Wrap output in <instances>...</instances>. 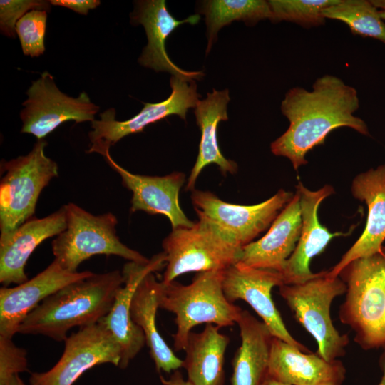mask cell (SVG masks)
Masks as SVG:
<instances>
[{"label": "cell", "mask_w": 385, "mask_h": 385, "mask_svg": "<svg viewBox=\"0 0 385 385\" xmlns=\"http://www.w3.org/2000/svg\"><path fill=\"white\" fill-rule=\"evenodd\" d=\"M47 15V11L33 9L17 21L15 30L25 56L38 57L43 54Z\"/></svg>", "instance_id": "f546056e"}, {"label": "cell", "mask_w": 385, "mask_h": 385, "mask_svg": "<svg viewBox=\"0 0 385 385\" xmlns=\"http://www.w3.org/2000/svg\"><path fill=\"white\" fill-rule=\"evenodd\" d=\"M160 379L163 385H192L188 380L184 379L179 370L175 371L168 379L162 376H160Z\"/></svg>", "instance_id": "836d02e7"}, {"label": "cell", "mask_w": 385, "mask_h": 385, "mask_svg": "<svg viewBox=\"0 0 385 385\" xmlns=\"http://www.w3.org/2000/svg\"><path fill=\"white\" fill-rule=\"evenodd\" d=\"M339 277L346 286L340 322L361 349L385 350V250L353 260Z\"/></svg>", "instance_id": "3957f363"}, {"label": "cell", "mask_w": 385, "mask_h": 385, "mask_svg": "<svg viewBox=\"0 0 385 385\" xmlns=\"http://www.w3.org/2000/svg\"><path fill=\"white\" fill-rule=\"evenodd\" d=\"M191 200L198 218L215 224L240 247L267 230L292 200V192L279 190L268 200L253 205L225 202L210 191L193 190Z\"/></svg>", "instance_id": "30bf717a"}, {"label": "cell", "mask_w": 385, "mask_h": 385, "mask_svg": "<svg viewBox=\"0 0 385 385\" xmlns=\"http://www.w3.org/2000/svg\"><path fill=\"white\" fill-rule=\"evenodd\" d=\"M379 365L382 371V377L378 385H385V350L379 359Z\"/></svg>", "instance_id": "d590c367"}, {"label": "cell", "mask_w": 385, "mask_h": 385, "mask_svg": "<svg viewBox=\"0 0 385 385\" xmlns=\"http://www.w3.org/2000/svg\"><path fill=\"white\" fill-rule=\"evenodd\" d=\"M230 100L228 89H213L212 93H207L206 98L199 100L195 108L201 138L197 160L186 184L187 191L195 190L200 173L208 165L216 164L223 175L234 174L237 170V163L222 154L217 137L219 123L228 119L227 108Z\"/></svg>", "instance_id": "603a6c76"}, {"label": "cell", "mask_w": 385, "mask_h": 385, "mask_svg": "<svg viewBox=\"0 0 385 385\" xmlns=\"http://www.w3.org/2000/svg\"><path fill=\"white\" fill-rule=\"evenodd\" d=\"M241 345L232 362L231 385H260L267 374L273 336L267 325L247 310L237 321Z\"/></svg>", "instance_id": "cb8c5ba5"}, {"label": "cell", "mask_w": 385, "mask_h": 385, "mask_svg": "<svg viewBox=\"0 0 385 385\" xmlns=\"http://www.w3.org/2000/svg\"><path fill=\"white\" fill-rule=\"evenodd\" d=\"M66 227L63 205L43 218L31 217L15 230L1 233L0 282L4 287L28 280L25 267L34 250L45 240L57 236Z\"/></svg>", "instance_id": "ffe728a7"}, {"label": "cell", "mask_w": 385, "mask_h": 385, "mask_svg": "<svg viewBox=\"0 0 385 385\" xmlns=\"http://www.w3.org/2000/svg\"><path fill=\"white\" fill-rule=\"evenodd\" d=\"M346 291L340 277L332 278L327 271L314 273L303 282L279 287V294L295 319L315 339L317 353L329 361L344 356L349 342L348 335L340 334L334 327L330 316L333 299Z\"/></svg>", "instance_id": "52a82bcc"}, {"label": "cell", "mask_w": 385, "mask_h": 385, "mask_svg": "<svg viewBox=\"0 0 385 385\" xmlns=\"http://www.w3.org/2000/svg\"><path fill=\"white\" fill-rule=\"evenodd\" d=\"M51 5L68 8L75 12L87 15L89 10L98 7L101 4L99 0H51Z\"/></svg>", "instance_id": "d6a6232c"}, {"label": "cell", "mask_w": 385, "mask_h": 385, "mask_svg": "<svg viewBox=\"0 0 385 385\" xmlns=\"http://www.w3.org/2000/svg\"><path fill=\"white\" fill-rule=\"evenodd\" d=\"M338 0H270V21L296 23L309 28L325 24L322 11Z\"/></svg>", "instance_id": "f1b7e54d"}, {"label": "cell", "mask_w": 385, "mask_h": 385, "mask_svg": "<svg viewBox=\"0 0 385 385\" xmlns=\"http://www.w3.org/2000/svg\"><path fill=\"white\" fill-rule=\"evenodd\" d=\"M200 13L205 16L207 34V54L217 38L219 30L233 21H242L252 26L259 21L270 19L272 13L268 1L265 0H209L205 1Z\"/></svg>", "instance_id": "4316f807"}, {"label": "cell", "mask_w": 385, "mask_h": 385, "mask_svg": "<svg viewBox=\"0 0 385 385\" xmlns=\"http://www.w3.org/2000/svg\"><path fill=\"white\" fill-rule=\"evenodd\" d=\"M220 328L206 324L201 332L188 335L183 367L192 385L224 384L225 354L230 339L220 332Z\"/></svg>", "instance_id": "d4e9b609"}, {"label": "cell", "mask_w": 385, "mask_h": 385, "mask_svg": "<svg viewBox=\"0 0 385 385\" xmlns=\"http://www.w3.org/2000/svg\"><path fill=\"white\" fill-rule=\"evenodd\" d=\"M26 355L11 338L0 336V385H9L14 376L28 370Z\"/></svg>", "instance_id": "1f68e13d"}, {"label": "cell", "mask_w": 385, "mask_h": 385, "mask_svg": "<svg viewBox=\"0 0 385 385\" xmlns=\"http://www.w3.org/2000/svg\"><path fill=\"white\" fill-rule=\"evenodd\" d=\"M296 189L299 195L302 228L296 247L280 272L284 284H297L312 277L314 273L309 269L312 259L322 252L333 238L348 236L352 231L351 229L346 233H332L319 222V205L324 199L334 193L332 186L325 185L312 191L299 181Z\"/></svg>", "instance_id": "2e32d148"}, {"label": "cell", "mask_w": 385, "mask_h": 385, "mask_svg": "<svg viewBox=\"0 0 385 385\" xmlns=\"http://www.w3.org/2000/svg\"><path fill=\"white\" fill-rule=\"evenodd\" d=\"M51 9L50 1L45 0H1L0 30L9 38L16 36V24L27 12L33 9L45 10Z\"/></svg>", "instance_id": "4dcf8cb0"}, {"label": "cell", "mask_w": 385, "mask_h": 385, "mask_svg": "<svg viewBox=\"0 0 385 385\" xmlns=\"http://www.w3.org/2000/svg\"><path fill=\"white\" fill-rule=\"evenodd\" d=\"M162 246L166 255L163 284L191 272L223 271L239 262L242 249L221 228L202 218L192 227L173 229Z\"/></svg>", "instance_id": "8992f818"}, {"label": "cell", "mask_w": 385, "mask_h": 385, "mask_svg": "<svg viewBox=\"0 0 385 385\" xmlns=\"http://www.w3.org/2000/svg\"><path fill=\"white\" fill-rule=\"evenodd\" d=\"M165 265L166 255L162 252L154 255L146 264L128 262L123 266L124 284L118 291L111 311L101 320L120 346V369L126 368L145 344L142 329L133 322L130 316L133 294L145 276L161 270Z\"/></svg>", "instance_id": "d6986e66"}, {"label": "cell", "mask_w": 385, "mask_h": 385, "mask_svg": "<svg viewBox=\"0 0 385 385\" xmlns=\"http://www.w3.org/2000/svg\"><path fill=\"white\" fill-rule=\"evenodd\" d=\"M38 140L26 155L1 163L0 230L11 232L33 217L43 189L58 175L57 163L45 154Z\"/></svg>", "instance_id": "ba28073f"}, {"label": "cell", "mask_w": 385, "mask_h": 385, "mask_svg": "<svg viewBox=\"0 0 385 385\" xmlns=\"http://www.w3.org/2000/svg\"><path fill=\"white\" fill-rule=\"evenodd\" d=\"M223 271L198 272L187 285L175 280L168 284L160 282L159 308L175 316L177 330L173 336L175 351L185 349L188 335L197 325L224 327L237 324L242 309L227 299L222 289Z\"/></svg>", "instance_id": "277c9868"}, {"label": "cell", "mask_w": 385, "mask_h": 385, "mask_svg": "<svg viewBox=\"0 0 385 385\" xmlns=\"http://www.w3.org/2000/svg\"><path fill=\"white\" fill-rule=\"evenodd\" d=\"M27 99L20 111L23 123L21 133L43 139L68 120L76 123L93 122L100 107L93 103L86 92L76 98L63 93L56 86L53 76L44 71L32 81L26 91Z\"/></svg>", "instance_id": "9c48e42d"}, {"label": "cell", "mask_w": 385, "mask_h": 385, "mask_svg": "<svg viewBox=\"0 0 385 385\" xmlns=\"http://www.w3.org/2000/svg\"><path fill=\"white\" fill-rule=\"evenodd\" d=\"M9 385H25L19 375L14 376L10 381Z\"/></svg>", "instance_id": "74e56055"}, {"label": "cell", "mask_w": 385, "mask_h": 385, "mask_svg": "<svg viewBox=\"0 0 385 385\" xmlns=\"http://www.w3.org/2000/svg\"><path fill=\"white\" fill-rule=\"evenodd\" d=\"M372 2L379 10L381 18L385 21V1H372Z\"/></svg>", "instance_id": "8d00e7d4"}, {"label": "cell", "mask_w": 385, "mask_h": 385, "mask_svg": "<svg viewBox=\"0 0 385 385\" xmlns=\"http://www.w3.org/2000/svg\"><path fill=\"white\" fill-rule=\"evenodd\" d=\"M282 284L280 272L249 267L240 262L225 269L222 274V289L230 302L240 299L246 302L261 317L273 337L309 353V350L289 332L272 299V288Z\"/></svg>", "instance_id": "4fadbf2b"}, {"label": "cell", "mask_w": 385, "mask_h": 385, "mask_svg": "<svg viewBox=\"0 0 385 385\" xmlns=\"http://www.w3.org/2000/svg\"><path fill=\"white\" fill-rule=\"evenodd\" d=\"M58 361L48 371L31 373L29 385H73L89 369L110 363L119 366L121 349L101 321L79 328L64 341Z\"/></svg>", "instance_id": "7c38bea8"}, {"label": "cell", "mask_w": 385, "mask_h": 385, "mask_svg": "<svg viewBox=\"0 0 385 385\" xmlns=\"http://www.w3.org/2000/svg\"><path fill=\"white\" fill-rule=\"evenodd\" d=\"M101 155L120 175L124 187L132 192V212L165 215L170 220L172 229L194 225L195 222L187 217L179 202L180 190L185 180L183 173L173 172L165 176L134 174L119 165L112 158L110 150L103 151Z\"/></svg>", "instance_id": "9a60e30c"}, {"label": "cell", "mask_w": 385, "mask_h": 385, "mask_svg": "<svg viewBox=\"0 0 385 385\" xmlns=\"http://www.w3.org/2000/svg\"><path fill=\"white\" fill-rule=\"evenodd\" d=\"M64 206L66 227L52 241V252L65 270L76 272L81 263L96 255H116L140 264L150 261L120 240L113 213L95 215L74 203Z\"/></svg>", "instance_id": "5b68a950"}, {"label": "cell", "mask_w": 385, "mask_h": 385, "mask_svg": "<svg viewBox=\"0 0 385 385\" xmlns=\"http://www.w3.org/2000/svg\"><path fill=\"white\" fill-rule=\"evenodd\" d=\"M160 282L153 273L148 274L138 286L130 304V316L143 331L145 344L158 371L170 373L179 370L183 361L179 359L160 334L155 322L159 308Z\"/></svg>", "instance_id": "484cf974"}, {"label": "cell", "mask_w": 385, "mask_h": 385, "mask_svg": "<svg viewBox=\"0 0 385 385\" xmlns=\"http://www.w3.org/2000/svg\"><path fill=\"white\" fill-rule=\"evenodd\" d=\"M359 108L356 90L335 76L318 78L312 91L301 87L289 89L281 103L289 126L271 143L272 153L288 158L297 170L308 163L307 153L324 144L335 129L349 127L369 135L366 123L354 115Z\"/></svg>", "instance_id": "6da1fadb"}, {"label": "cell", "mask_w": 385, "mask_h": 385, "mask_svg": "<svg viewBox=\"0 0 385 385\" xmlns=\"http://www.w3.org/2000/svg\"><path fill=\"white\" fill-rule=\"evenodd\" d=\"M260 385H291L289 384L283 383L279 381H277L269 376H266Z\"/></svg>", "instance_id": "e575fe53"}, {"label": "cell", "mask_w": 385, "mask_h": 385, "mask_svg": "<svg viewBox=\"0 0 385 385\" xmlns=\"http://www.w3.org/2000/svg\"><path fill=\"white\" fill-rule=\"evenodd\" d=\"M92 272H69L56 260L31 279L0 289V336L11 338L25 318L44 299Z\"/></svg>", "instance_id": "5bb4252c"}, {"label": "cell", "mask_w": 385, "mask_h": 385, "mask_svg": "<svg viewBox=\"0 0 385 385\" xmlns=\"http://www.w3.org/2000/svg\"><path fill=\"white\" fill-rule=\"evenodd\" d=\"M125 282L118 270L73 282L44 299L20 324L18 332L64 342L74 327L99 322L111 311Z\"/></svg>", "instance_id": "7a4b0ae2"}, {"label": "cell", "mask_w": 385, "mask_h": 385, "mask_svg": "<svg viewBox=\"0 0 385 385\" xmlns=\"http://www.w3.org/2000/svg\"><path fill=\"white\" fill-rule=\"evenodd\" d=\"M325 19L345 23L354 34L385 44V21L372 1L338 0L322 11Z\"/></svg>", "instance_id": "83f0119b"}, {"label": "cell", "mask_w": 385, "mask_h": 385, "mask_svg": "<svg viewBox=\"0 0 385 385\" xmlns=\"http://www.w3.org/2000/svg\"><path fill=\"white\" fill-rule=\"evenodd\" d=\"M351 193L368 207L363 232L327 274L339 277L342 270L353 260L385 250V163L357 175L351 184Z\"/></svg>", "instance_id": "ac0fdd59"}, {"label": "cell", "mask_w": 385, "mask_h": 385, "mask_svg": "<svg viewBox=\"0 0 385 385\" xmlns=\"http://www.w3.org/2000/svg\"><path fill=\"white\" fill-rule=\"evenodd\" d=\"M200 14L178 20L168 11L165 0H141L135 1L130 14L133 24H141L145 29L148 44L138 58V63L156 72H168L173 76L192 81L204 76L202 71H188L177 66L169 58L165 50V41L170 34L180 24H196Z\"/></svg>", "instance_id": "e0dca14e"}, {"label": "cell", "mask_w": 385, "mask_h": 385, "mask_svg": "<svg viewBox=\"0 0 385 385\" xmlns=\"http://www.w3.org/2000/svg\"><path fill=\"white\" fill-rule=\"evenodd\" d=\"M301 228L299 195L297 190L266 234L242 247L239 262L249 267L281 272L296 247Z\"/></svg>", "instance_id": "7402d4cb"}, {"label": "cell", "mask_w": 385, "mask_h": 385, "mask_svg": "<svg viewBox=\"0 0 385 385\" xmlns=\"http://www.w3.org/2000/svg\"><path fill=\"white\" fill-rule=\"evenodd\" d=\"M170 82L172 92L167 99L145 103L143 109L128 120H117L115 111L112 108L101 113L100 120L91 122L92 130L88 133L91 146L88 152L101 154L124 137L141 132L147 125L170 115L175 114L185 120L188 109L195 108L201 96L197 91V84L195 80L188 81L175 76H172Z\"/></svg>", "instance_id": "8fae6325"}, {"label": "cell", "mask_w": 385, "mask_h": 385, "mask_svg": "<svg viewBox=\"0 0 385 385\" xmlns=\"http://www.w3.org/2000/svg\"><path fill=\"white\" fill-rule=\"evenodd\" d=\"M346 369L338 359L327 361L273 337L267 376L291 385H342Z\"/></svg>", "instance_id": "44dd1931"}]
</instances>
